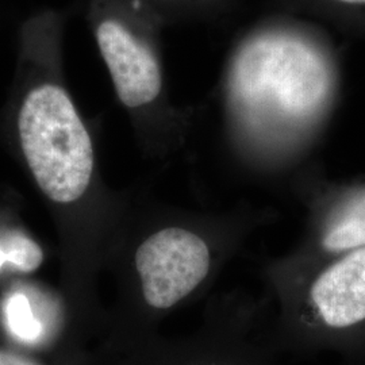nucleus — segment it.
<instances>
[{"label": "nucleus", "instance_id": "1a4fd4ad", "mask_svg": "<svg viewBox=\"0 0 365 365\" xmlns=\"http://www.w3.org/2000/svg\"><path fill=\"white\" fill-rule=\"evenodd\" d=\"M9 327L14 336L27 344H38L43 339L41 324L33 317L25 297H14L7 307Z\"/></svg>", "mask_w": 365, "mask_h": 365}, {"label": "nucleus", "instance_id": "f03ea898", "mask_svg": "<svg viewBox=\"0 0 365 365\" xmlns=\"http://www.w3.org/2000/svg\"><path fill=\"white\" fill-rule=\"evenodd\" d=\"M277 313L268 341L277 354L354 351L365 341V248L271 287Z\"/></svg>", "mask_w": 365, "mask_h": 365}, {"label": "nucleus", "instance_id": "f257e3e1", "mask_svg": "<svg viewBox=\"0 0 365 365\" xmlns=\"http://www.w3.org/2000/svg\"><path fill=\"white\" fill-rule=\"evenodd\" d=\"M271 211L249 206L182 215L140 242L133 264L148 310L168 313L202 298Z\"/></svg>", "mask_w": 365, "mask_h": 365}, {"label": "nucleus", "instance_id": "423d86ee", "mask_svg": "<svg viewBox=\"0 0 365 365\" xmlns=\"http://www.w3.org/2000/svg\"><path fill=\"white\" fill-rule=\"evenodd\" d=\"M298 195L307 207L304 232L289 253L265 265L264 277L269 288L365 248V180Z\"/></svg>", "mask_w": 365, "mask_h": 365}, {"label": "nucleus", "instance_id": "0eeeda50", "mask_svg": "<svg viewBox=\"0 0 365 365\" xmlns=\"http://www.w3.org/2000/svg\"><path fill=\"white\" fill-rule=\"evenodd\" d=\"M119 101L130 108L152 103L161 91V71L152 52L115 21H105L96 30Z\"/></svg>", "mask_w": 365, "mask_h": 365}, {"label": "nucleus", "instance_id": "6e6552de", "mask_svg": "<svg viewBox=\"0 0 365 365\" xmlns=\"http://www.w3.org/2000/svg\"><path fill=\"white\" fill-rule=\"evenodd\" d=\"M42 261V249L24 232L16 229L0 232V271L6 264H11L22 272H33Z\"/></svg>", "mask_w": 365, "mask_h": 365}, {"label": "nucleus", "instance_id": "20e7f679", "mask_svg": "<svg viewBox=\"0 0 365 365\" xmlns=\"http://www.w3.org/2000/svg\"><path fill=\"white\" fill-rule=\"evenodd\" d=\"M18 129L29 168L45 195L72 203L86 194L93 173L91 137L63 88L45 84L30 92Z\"/></svg>", "mask_w": 365, "mask_h": 365}, {"label": "nucleus", "instance_id": "39448f33", "mask_svg": "<svg viewBox=\"0 0 365 365\" xmlns=\"http://www.w3.org/2000/svg\"><path fill=\"white\" fill-rule=\"evenodd\" d=\"M262 307L245 300H217L187 339L148 346L126 365H282L267 337Z\"/></svg>", "mask_w": 365, "mask_h": 365}, {"label": "nucleus", "instance_id": "7ed1b4c3", "mask_svg": "<svg viewBox=\"0 0 365 365\" xmlns=\"http://www.w3.org/2000/svg\"><path fill=\"white\" fill-rule=\"evenodd\" d=\"M334 90L329 57L286 36L252 41L240 53L232 78L238 114L259 126L309 123L327 111Z\"/></svg>", "mask_w": 365, "mask_h": 365}, {"label": "nucleus", "instance_id": "9b49d317", "mask_svg": "<svg viewBox=\"0 0 365 365\" xmlns=\"http://www.w3.org/2000/svg\"><path fill=\"white\" fill-rule=\"evenodd\" d=\"M346 9H365V0H333Z\"/></svg>", "mask_w": 365, "mask_h": 365}, {"label": "nucleus", "instance_id": "9d476101", "mask_svg": "<svg viewBox=\"0 0 365 365\" xmlns=\"http://www.w3.org/2000/svg\"><path fill=\"white\" fill-rule=\"evenodd\" d=\"M0 365H46L37 359L29 357L26 354L15 352L11 349L0 348Z\"/></svg>", "mask_w": 365, "mask_h": 365}]
</instances>
